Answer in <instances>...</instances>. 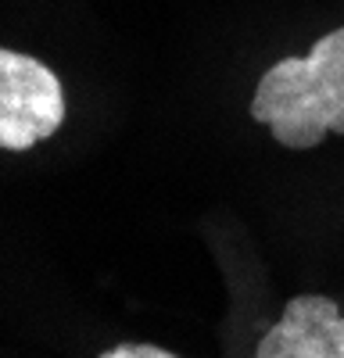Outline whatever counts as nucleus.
I'll return each mask as SVG.
<instances>
[{"instance_id":"nucleus-1","label":"nucleus","mask_w":344,"mask_h":358,"mask_svg":"<svg viewBox=\"0 0 344 358\" xmlns=\"http://www.w3.org/2000/svg\"><path fill=\"white\" fill-rule=\"evenodd\" d=\"M251 118L294 151L320 147L327 133H344V29L327 33L308 57H283L255 90Z\"/></svg>"},{"instance_id":"nucleus-2","label":"nucleus","mask_w":344,"mask_h":358,"mask_svg":"<svg viewBox=\"0 0 344 358\" xmlns=\"http://www.w3.org/2000/svg\"><path fill=\"white\" fill-rule=\"evenodd\" d=\"M65 118L57 76L36 57L0 50V147L25 151L50 136Z\"/></svg>"},{"instance_id":"nucleus-3","label":"nucleus","mask_w":344,"mask_h":358,"mask_svg":"<svg viewBox=\"0 0 344 358\" xmlns=\"http://www.w3.org/2000/svg\"><path fill=\"white\" fill-rule=\"evenodd\" d=\"M258 358H344V315L330 297L305 294L262 337Z\"/></svg>"},{"instance_id":"nucleus-4","label":"nucleus","mask_w":344,"mask_h":358,"mask_svg":"<svg viewBox=\"0 0 344 358\" xmlns=\"http://www.w3.org/2000/svg\"><path fill=\"white\" fill-rule=\"evenodd\" d=\"M101 358H176V355H169L165 348H155V344H119L104 351Z\"/></svg>"}]
</instances>
